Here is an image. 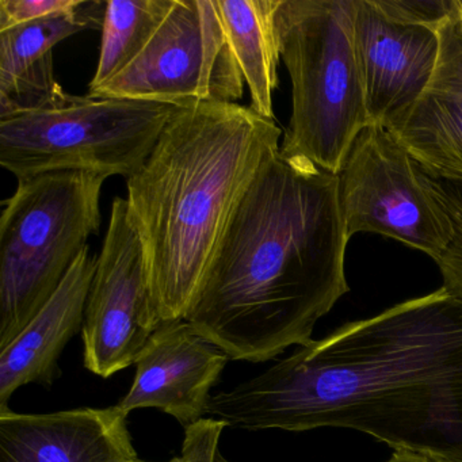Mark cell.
Masks as SVG:
<instances>
[{
	"label": "cell",
	"instance_id": "6da1fadb",
	"mask_svg": "<svg viewBox=\"0 0 462 462\" xmlns=\"http://www.w3.org/2000/svg\"><path fill=\"white\" fill-rule=\"evenodd\" d=\"M207 415L250 431L356 430L462 462V299L442 286L345 324L212 394Z\"/></svg>",
	"mask_w": 462,
	"mask_h": 462
},
{
	"label": "cell",
	"instance_id": "7a4b0ae2",
	"mask_svg": "<svg viewBox=\"0 0 462 462\" xmlns=\"http://www.w3.org/2000/svg\"><path fill=\"white\" fill-rule=\"evenodd\" d=\"M348 240L337 175L280 150L240 199L183 320L236 361L308 345L350 291Z\"/></svg>",
	"mask_w": 462,
	"mask_h": 462
},
{
	"label": "cell",
	"instance_id": "3957f363",
	"mask_svg": "<svg viewBox=\"0 0 462 462\" xmlns=\"http://www.w3.org/2000/svg\"><path fill=\"white\" fill-rule=\"evenodd\" d=\"M275 121L239 104L178 107L147 161L126 180L162 321L190 310L240 199L281 150Z\"/></svg>",
	"mask_w": 462,
	"mask_h": 462
},
{
	"label": "cell",
	"instance_id": "277c9868",
	"mask_svg": "<svg viewBox=\"0 0 462 462\" xmlns=\"http://www.w3.org/2000/svg\"><path fill=\"white\" fill-rule=\"evenodd\" d=\"M354 12L356 0H281L275 14L293 98L281 152L302 156L335 175L370 125Z\"/></svg>",
	"mask_w": 462,
	"mask_h": 462
},
{
	"label": "cell",
	"instance_id": "5b68a950",
	"mask_svg": "<svg viewBox=\"0 0 462 462\" xmlns=\"http://www.w3.org/2000/svg\"><path fill=\"white\" fill-rule=\"evenodd\" d=\"M106 178L50 172L18 180L0 218V351L36 318L101 226Z\"/></svg>",
	"mask_w": 462,
	"mask_h": 462
},
{
	"label": "cell",
	"instance_id": "8992f818",
	"mask_svg": "<svg viewBox=\"0 0 462 462\" xmlns=\"http://www.w3.org/2000/svg\"><path fill=\"white\" fill-rule=\"evenodd\" d=\"M177 110L159 102L69 94L47 109L0 118V164L18 180L61 171L128 180Z\"/></svg>",
	"mask_w": 462,
	"mask_h": 462
},
{
	"label": "cell",
	"instance_id": "52a82bcc",
	"mask_svg": "<svg viewBox=\"0 0 462 462\" xmlns=\"http://www.w3.org/2000/svg\"><path fill=\"white\" fill-rule=\"evenodd\" d=\"M245 78L216 0H175L144 52L123 74L88 94L175 107L237 104Z\"/></svg>",
	"mask_w": 462,
	"mask_h": 462
},
{
	"label": "cell",
	"instance_id": "ba28073f",
	"mask_svg": "<svg viewBox=\"0 0 462 462\" xmlns=\"http://www.w3.org/2000/svg\"><path fill=\"white\" fill-rule=\"evenodd\" d=\"M339 180V207L348 239L383 235L437 262L450 243V220L408 151L383 125L354 140Z\"/></svg>",
	"mask_w": 462,
	"mask_h": 462
},
{
	"label": "cell",
	"instance_id": "9c48e42d",
	"mask_svg": "<svg viewBox=\"0 0 462 462\" xmlns=\"http://www.w3.org/2000/svg\"><path fill=\"white\" fill-rule=\"evenodd\" d=\"M126 199L113 201L109 229L86 301L83 364L102 378L134 365L162 326Z\"/></svg>",
	"mask_w": 462,
	"mask_h": 462
},
{
	"label": "cell",
	"instance_id": "30bf717a",
	"mask_svg": "<svg viewBox=\"0 0 462 462\" xmlns=\"http://www.w3.org/2000/svg\"><path fill=\"white\" fill-rule=\"evenodd\" d=\"M354 42L370 124L388 128L407 115L431 82L439 33L394 23L373 0H356Z\"/></svg>",
	"mask_w": 462,
	"mask_h": 462
},
{
	"label": "cell",
	"instance_id": "8fae6325",
	"mask_svg": "<svg viewBox=\"0 0 462 462\" xmlns=\"http://www.w3.org/2000/svg\"><path fill=\"white\" fill-rule=\"evenodd\" d=\"M229 356L186 320L164 321L137 356L136 375L118 402L124 412L155 408L185 429L207 416Z\"/></svg>",
	"mask_w": 462,
	"mask_h": 462
},
{
	"label": "cell",
	"instance_id": "7c38bea8",
	"mask_svg": "<svg viewBox=\"0 0 462 462\" xmlns=\"http://www.w3.org/2000/svg\"><path fill=\"white\" fill-rule=\"evenodd\" d=\"M128 413L118 405L51 413L0 411V462H132Z\"/></svg>",
	"mask_w": 462,
	"mask_h": 462
},
{
	"label": "cell",
	"instance_id": "4fadbf2b",
	"mask_svg": "<svg viewBox=\"0 0 462 462\" xmlns=\"http://www.w3.org/2000/svg\"><path fill=\"white\" fill-rule=\"evenodd\" d=\"M440 52L420 98L388 131L427 174L462 183V14L440 28Z\"/></svg>",
	"mask_w": 462,
	"mask_h": 462
},
{
	"label": "cell",
	"instance_id": "5bb4252c",
	"mask_svg": "<svg viewBox=\"0 0 462 462\" xmlns=\"http://www.w3.org/2000/svg\"><path fill=\"white\" fill-rule=\"evenodd\" d=\"M96 263L88 245L52 299L14 342L0 351V411L9 408L21 386L37 383L50 388L60 377L59 358L69 340L82 331Z\"/></svg>",
	"mask_w": 462,
	"mask_h": 462
},
{
	"label": "cell",
	"instance_id": "9a60e30c",
	"mask_svg": "<svg viewBox=\"0 0 462 462\" xmlns=\"http://www.w3.org/2000/svg\"><path fill=\"white\" fill-rule=\"evenodd\" d=\"M226 37L245 82L251 109L274 121L273 96L278 88V45L275 14L281 0H216Z\"/></svg>",
	"mask_w": 462,
	"mask_h": 462
},
{
	"label": "cell",
	"instance_id": "2e32d148",
	"mask_svg": "<svg viewBox=\"0 0 462 462\" xmlns=\"http://www.w3.org/2000/svg\"><path fill=\"white\" fill-rule=\"evenodd\" d=\"M106 2L78 0L71 9L0 31V88L53 55L59 42L91 29H102Z\"/></svg>",
	"mask_w": 462,
	"mask_h": 462
},
{
	"label": "cell",
	"instance_id": "e0dca14e",
	"mask_svg": "<svg viewBox=\"0 0 462 462\" xmlns=\"http://www.w3.org/2000/svg\"><path fill=\"white\" fill-rule=\"evenodd\" d=\"M175 0H110L102 23L98 66L90 93L112 82L139 59L174 7Z\"/></svg>",
	"mask_w": 462,
	"mask_h": 462
},
{
	"label": "cell",
	"instance_id": "ac0fdd59",
	"mask_svg": "<svg viewBox=\"0 0 462 462\" xmlns=\"http://www.w3.org/2000/svg\"><path fill=\"white\" fill-rule=\"evenodd\" d=\"M421 172L424 182L445 210L453 228L450 243L437 261L443 288L462 299V183L432 177L423 170Z\"/></svg>",
	"mask_w": 462,
	"mask_h": 462
},
{
	"label": "cell",
	"instance_id": "d6986e66",
	"mask_svg": "<svg viewBox=\"0 0 462 462\" xmlns=\"http://www.w3.org/2000/svg\"><path fill=\"white\" fill-rule=\"evenodd\" d=\"M373 4L394 23L435 32L462 14V0H373Z\"/></svg>",
	"mask_w": 462,
	"mask_h": 462
},
{
	"label": "cell",
	"instance_id": "ffe728a7",
	"mask_svg": "<svg viewBox=\"0 0 462 462\" xmlns=\"http://www.w3.org/2000/svg\"><path fill=\"white\" fill-rule=\"evenodd\" d=\"M226 427V421L215 418H204L191 424L185 430L182 451L169 462H216L220 453V437ZM132 462L147 461L137 458Z\"/></svg>",
	"mask_w": 462,
	"mask_h": 462
},
{
	"label": "cell",
	"instance_id": "44dd1931",
	"mask_svg": "<svg viewBox=\"0 0 462 462\" xmlns=\"http://www.w3.org/2000/svg\"><path fill=\"white\" fill-rule=\"evenodd\" d=\"M78 0H0V31L71 9Z\"/></svg>",
	"mask_w": 462,
	"mask_h": 462
},
{
	"label": "cell",
	"instance_id": "7402d4cb",
	"mask_svg": "<svg viewBox=\"0 0 462 462\" xmlns=\"http://www.w3.org/2000/svg\"><path fill=\"white\" fill-rule=\"evenodd\" d=\"M216 462H231L224 458L221 453H218ZM385 462H450L446 459L437 458V457L429 456V454L418 453V451L394 450L391 458Z\"/></svg>",
	"mask_w": 462,
	"mask_h": 462
}]
</instances>
